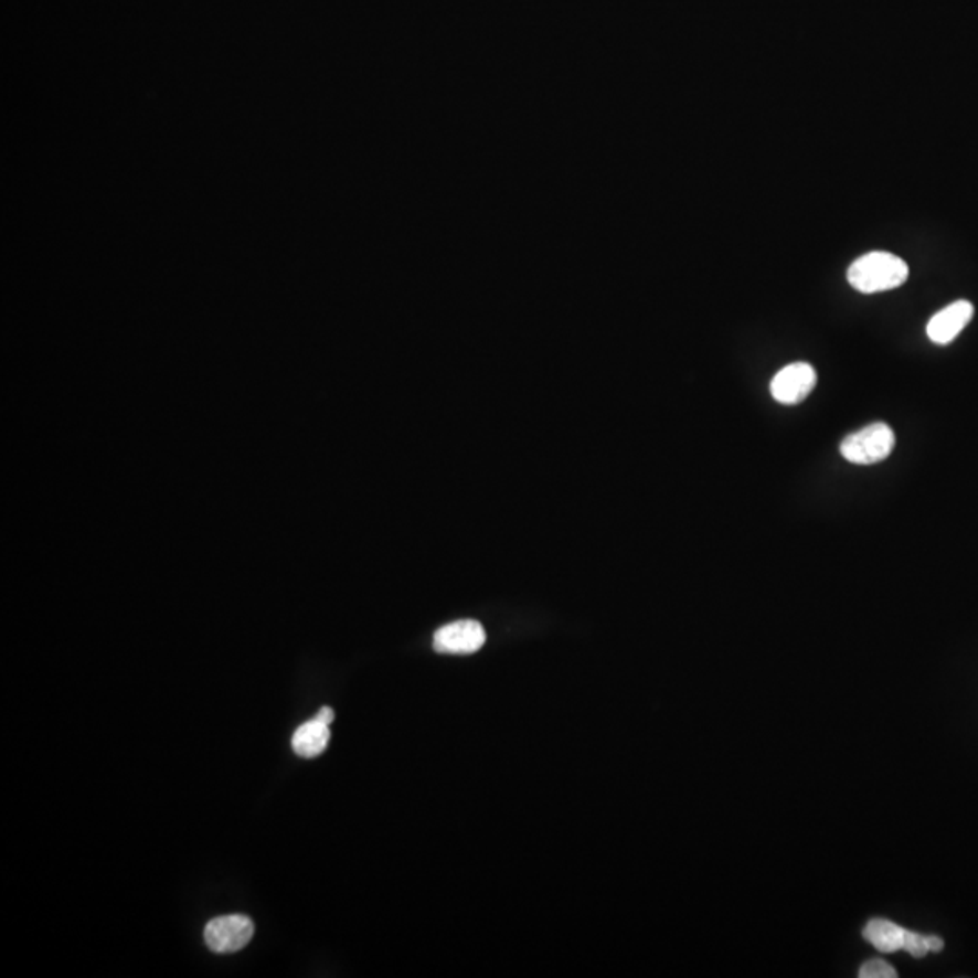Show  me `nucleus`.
<instances>
[{
  "mask_svg": "<svg viewBox=\"0 0 978 978\" xmlns=\"http://www.w3.org/2000/svg\"><path fill=\"white\" fill-rule=\"evenodd\" d=\"M328 743H330V729L327 723L319 722L318 717L304 723L294 732L293 748L301 757H318L327 751Z\"/></svg>",
  "mask_w": 978,
  "mask_h": 978,
  "instance_id": "obj_8",
  "label": "nucleus"
},
{
  "mask_svg": "<svg viewBox=\"0 0 978 978\" xmlns=\"http://www.w3.org/2000/svg\"><path fill=\"white\" fill-rule=\"evenodd\" d=\"M316 717H318L319 722H323L327 723V725H330V723L333 722V711L332 709H330V706H323V709L318 712V716Z\"/></svg>",
  "mask_w": 978,
  "mask_h": 978,
  "instance_id": "obj_11",
  "label": "nucleus"
},
{
  "mask_svg": "<svg viewBox=\"0 0 978 978\" xmlns=\"http://www.w3.org/2000/svg\"><path fill=\"white\" fill-rule=\"evenodd\" d=\"M485 641V627L479 621L459 620L435 632L434 649L444 655H471L479 651Z\"/></svg>",
  "mask_w": 978,
  "mask_h": 978,
  "instance_id": "obj_5",
  "label": "nucleus"
},
{
  "mask_svg": "<svg viewBox=\"0 0 978 978\" xmlns=\"http://www.w3.org/2000/svg\"><path fill=\"white\" fill-rule=\"evenodd\" d=\"M903 952L915 958H923L932 954V944H929V935H921V933L910 932L906 929L904 935Z\"/></svg>",
  "mask_w": 978,
  "mask_h": 978,
  "instance_id": "obj_9",
  "label": "nucleus"
},
{
  "mask_svg": "<svg viewBox=\"0 0 978 978\" xmlns=\"http://www.w3.org/2000/svg\"><path fill=\"white\" fill-rule=\"evenodd\" d=\"M895 434L884 423L870 424L841 443V455L848 463L859 466L878 465L892 454Z\"/></svg>",
  "mask_w": 978,
  "mask_h": 978,
  "instance_id": "obj_2",
  "label": "nucleus"
},
{
  "mask_svg": "<svg viewBox=\"0 0 978 978\" xmlns=\"http://www.w3.org/2000/svg\"><path fill=\"white\" fill-rule=\"evenodd\" d=\"M817 373L808 363L788 364L772 379V397L782 404H799L816 389Z\"/></svg>",
  "mask_w": 978,
  "mask_h": 978,
  "instance_id": "obj_4",
  "label": "nucleus"
},
{
  "mask_svg": "<svg viewBox=\"0 0 978 978\" xmlns=\"http://www.w3.org/2000/svg\"><path fill=\"white\" fill-rule=\"evenodd\" d=\"M904 935H906V929L903 926L886 921V918H872L862 932V937L867 938L868 943L872 944L873 948L881 954L903 952Z\"/></svg>",
  "mask_w": 978,
  "mask_h": 978,
  "instance_id": "obj_7",
  "label": "nucleus"
},
{
  "mask_svg": "<svg viewBox=\"0 0 978 978\" xmlns=\"http://www.w3.org/2000/svg\"><path fill=\"white\" fill-rule=\"evenodd\" d=\"M904 259L890 253H870L848 268V283L862 294H878L901 287L908 279Z\"/></svg>",
  "mask_w": 978,
  "mask_h": 978,
  "instance_id": "obj_1",
  "label": "nucleus"
},
{
  "mask_svg": "<svg viewBox=\"0 0 978 978\" xmlns=\"http://www.w3.org/2000/svg\"><path fill=\"white\" fill-rule=\"evenodd\" d=\"M975 308L969 301H955L949 307L943 308L929 319L926 333L935 344H949L958 338L966 325L974 319Z\"/></svg>",
  "mask_w": 978,
  "mask_h": 978,
  "instance_id": "obj_6",
  "label": "nucleus"
},
{
  "mask_svg": "<svg viewBox=\"0 0 978 978\" xmlns=\"http://www.w3.org/2000/svg\"><path fill=\"white\" fill-rule=\"evenodd\" d=\"M254 937V923L245 915H225L208 924L205 944L214 954H234Z\"/></svg>",
  "mask_w": 978,
  "mask_h": 978,
  "instance_id": "obj_3",
  "label": "nucleus"
},
{
  "mask_svg": "<svg viewBox=\"0 0 978 978\" xmlns=\"http://www.w3.org/2000/svg\"><path fill=\"white\" fill-rule=\"evenodd\" d=\"M897 977V971L893 969V966L883 960V958H872V960H867V963L862 964L861 969H859V978H895Z\"/></svg>",
  "mask_w": 978,
  "mask_h": 978,
  "instance_id": "obj_10",
  "label": "nucleus"
}]
</instances>
